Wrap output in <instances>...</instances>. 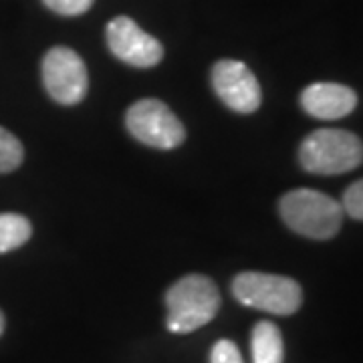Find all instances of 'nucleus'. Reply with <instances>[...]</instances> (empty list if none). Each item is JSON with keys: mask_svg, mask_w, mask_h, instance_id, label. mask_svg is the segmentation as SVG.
I'll return each mask as SVG.
<instances>
[{"mask_svg": "<svg viewBox=\"0 0 363 363\" xmlns=\"http://www.w3.org/2000/svg\"><path fill=\"white\" fill-rule=\"evenodd\" d=\"M279 212L293 233L313 240H327L339 233L343 224V206L331 196L298 188L281 198Z\"/></svg>", "mask_w": 363, "mask_h": 363, "instance_id": "obj_1", "label": "nucleus"}, {"mask_svg": "<svg viewBox=\"0 0 363 363\" xmlns=\"http://www.w3.org/2000/svg\"><path fill=\"white\" fill-rule=\"evenodd\" d=\"M298 162L305 172L337 176L359 168L363 162L362 140L345 130H317L298 147Z\"/></svg>", "mask_w": 363, "mask_h": 363, "instance_id": "obj_3", "label": "nucleus"}, {"mask_svg": "<svg viewBox=\"0 0 363 363\" xmlns=\"http://www.w3.org/2000/svg\"><path fill=\"white\" fill-rule=\"evenodd\" d=\"M210 363H245L242 355L230 339H220L210 351Z\"/></svg>", "mask_w": 363, "mask_h": 363, "instance_id": "obj_15", "label": "nucleus"}, {"mask_svg": "<svg viewBox=\"0 0 363 363\" xmlns=\"http://www.w3.org/2000/svg\"><path fill=\"white\" fill-rule=\"evenodd\" d=\"M105 37H107L109 51L113 52L119 61L131 67L150 69V67H156L164 57L162 43L142 30L140 25L128 16L113 18L107 25Z\"/></svg>", "mask_w": 363, "mask_h": 363, "instance_id": "obj_7", "label": "nucleus"}, {"mask_svg": "<svg viewBox=\"0 0 363 363\" xmlns=\"http://www.w3.org/2000/svg\"><path fill=\"white\" fill-rule=\"evenodd\" d=\"M252 362L255 363H283L285 345L281 329L271 321H260L252 329Z\"/></svg>", "mask_w": 363, "mask_h": 363, "instance_id": "obj_10", "label": "nucleus"}, {"mask_svg": "<svg viewBox=\"0 0 363 363\" xmlns=\"http://www.w3.org/2000/svg\"><path fill=\"white\" fill-rule=\"evenodd\" d=\"M33 234V226L21 214H0V255L23 247Z\"/></svg>", "mask_w": 363, "mask_h": 363, "instance_id": "obj_11", "label": "nucleus"}, {"mask_svg": "<svg viewBox=\"0 0 363 363\" xmlns=\"http://www.w3.org/2000/svg\"><path fill=\"white\" fill-rule=\"evenodd\" d=\"M2 331H4V315L0 311V335H2Z\"/></svg>", "mask_w": 363, "mask_h": 363, "instance_id": "obj_16", "label": "nucleus"}, {"mask_svg": "<svg viewBox=\"0 0 363 363\" xmlns=\"http://www.w3.org/2000/svg\"><path fill=\"white\" fill-rule=\"evenodd\" d=\"M212 87L222 104L236 113H252L262 101V91L255 73L245 63L234 59H222L214 65Z\"/></svg>", "mask_w": 363, "mask_h": 363, "instance_id": "obj_8", "label": "nucleus"}, {"mask_svg": "<svg viewBox=\"0 0 363 363\" xmlns=\"http://www.w3.org/2000/svg\"><path fill=\"white\" fill-rule=\"evenodd\" d=\"M341 206L347 216L355 218V220H363V180L353 182L345 190Z\"/></svg>", "mask_w": 363, "mask_h": 363, "instance_id": "obj_13", "label": "nucleus"}, {"mask_svg": "<svg viewBox=\"0 0 363 363\" xmlns=\"http://www.w3.org/2000/svg\"><path fill=\"white\" fill-rule=\"evenodd\" d=\"M301 105L317 119H341L357 107V95L339 83H313L301 93Z\"/></svg>", "mask_w": 363, "mask_h": 363, "instance_id": "obj_9", "label": "nucleus"}, {"mask_svg": "<svg viewBox=\"0 0 363 363\" xmlns=\"http://www.w3.org/2000/svg\"><path fill=\"white\" fill-rule=\"evenodd\" d=\"M25 160V150L21 140L9 130L0 128V174L16 169Z\"/></svg>", "mask_w": 363, "mask_h": 363, "instance_id": "obj_12", "label": "nucleus"}, {"mask_svg": "<svg viewBox=\"0 0 363 363\" xmlns=\"http://www.w3.org/2000/svg\"><path fill=\"white\" fill-rule=\"evenodd\" d=\"M43 83L57 104L77 105L89 87L83 59L69 47H52L43 59Z\"/></svg>", "mask_w": 363, "mask_h": 363, "instance_id": "obj_6", "label": "nucleus"}, {"mask_svg": "<svg viewBox=\"0 0 363 363\" xmlns=\"http://www.w3.org/2000/svg\"><path fill=\"white\" fill-rule=\"evenodd\" d=\"M125 125L138 142L156 150H174L186 140L182 121L168 105L157 99H142L128 109Z\"/></svg>", "mask_w": 363, "mask_h": 363, "instance_id": "obj_5", "label": "nucleus"}, {"mask_svg": "<svg viewBox=\"0 0 363 363\" xmlns=\"http://www.w3.org/2000/svg\"><path fill=\"white\" fill-rule=\"evenodd\" d=\"M168 329L172 333H192L208 325L220 309V293L212 279L188 274L166 293Z\"/></svg>", "mask_w": 363, "mask_h": 363, "instance_id": "obj_2", "label": "nucleus"}, {"mask_svg": "<svg viewBox=\"0 0 363 363\" xmlns=\"http://www.w3.org/2000/svg\"><path fill=\"white\" fill-rule=\"evenodd\" d=\"M233 295L240 305L272 315H293L303 303L297 281L269 272H240L233 281Z\"/></svg>", "mask_w": 363, "mask_h": 363, "instance_id": "obj_4", "label": "nucleus"}, {"mask_svg": "<svg viewBox=\"0 0 363 363\" xmlns=\"http://www.w3.org/2000/svg\"><path fill=\"white\" fill-rule=\"evenodd\" d=\"M47 9L63 16H79L87 13L95 0H43Z\"/></svg>", "mask_w": 363, "mask_h": 363, "instance_id": "obj_14", "label": "nucleus"}]
</instances>
